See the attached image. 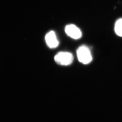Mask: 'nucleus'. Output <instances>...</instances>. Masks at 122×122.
Listing matches in <instances>:
<instances>
[{
  "instance_id": "nucleus-1",
  "label": "nucleus",
  "mask_w": 122,
  "mask_h": 122,
  "mask_svg": "<svg viewBox=\"0 0 122 122\" xmlns=\"http://www.w3.org/2000/svg\"><path fill=\"white\" fill-rule=\"evenodd\" d=\"M77 55L79 61L84 64L90 63L92 60V53L90 49L85 45H82L77 49Z\"/></svg>"
},
{
  "instance_id": "nucleus-2",
  "label": "nucleus",
  "mask_w": 122,
  "mask_h": 122,
  "mask_svg": "<svg viewBox=\"0 0 122 122\" xmlns=\"http://www.w3.org/2000/svg\"><path fill=\"white\" fill-rule=\"evenodd\" d=\"M54 60L58 64L67 66L72 63L73 61V57L70 52H58L55 56Z\"/></svg>"
},
{
  "instance_id": "nucleus-3",
  "label": "nucleus",
  "mask_w": 122,
  "mask_h": 122,
  "mask_svg": "<svg viewBox=\"0 0 122 122\" xmlns=\"http://www.w3.org/2000/svg\"><path fill=\"white\" fill-rule=\"evenodd\" d=\"M66 33L71 38L77 39L81 38L82 33L78 28L74 25L71 24L66 26Z\"/></svg>"
},
{
  "instance_id": "nucleus-4",
  "label": "nucleus",
  "mask_w": 122,
  "mask_h": 122,
  "mask_svg": "<svg viewBox=\"0 0 122 122\" xmlns=\"http://www.w3.org/2000/svg\"><path fill=\"white\" fill-rule=\"evenodd\" d=\"M45 41L50 48H56L59 44L56 35L53 31H51L47 33L45 36Z\"/></svg>"
},
{
  "instance_id": "nucleus-5",
  "label": "nucleus",
  "mask_w": 122,
  "mask_h": 122,
  "mask_svg": "<svg viewBox=\"0 0 122 122\" xmlns=\"http://www.w3.org/2000/svg\"><path fill=\"white\" fill-rule=\"evenodd\" d=\"M114 30L118 36L122 37V18L118 19L116 22Z\"/></svg>"
}]
</instances>
